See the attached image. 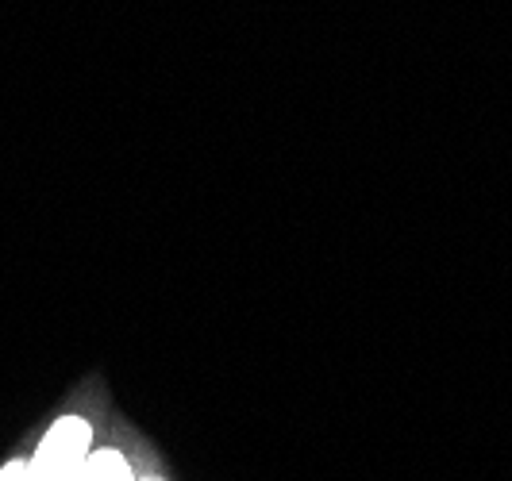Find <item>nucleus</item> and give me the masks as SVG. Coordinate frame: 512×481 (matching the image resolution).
<instances>
[{"label":"nucleus","mask_w":512,"mask_h":481,"mask_svg":"<svg viewBox=\"0 0 512 481\" xmlns=\"http://www.w3.org/2000/svg\"><path fill=\"white\" fill-rule=\"evenodd\" d=\"M93 455V428L85 416H62L43 435L39 451L27 462V481H81Z\"/></svg>","instance_id":"1"},{"label":"nucleus","mask_w":512,"mask_h":481,"mask_svg":"<svg viewBox=\"0 0 512 481\" xmlns=\"http://www.w3.org/2000/svg\"><path fill=\"white\" fill-rule=\"evenodd\" d=\"M81 481H139L131 474L128 458L120 455V451H93L89 462H85V478Z\"/></svg>","instance_id":"2"},{"label":"nucleus","mask_w":512,"mask_h":481,"mask_svg":"<svg viewBox=\"0 0 512 481\" xmlns=\"http://www.w3.org/2000/svg\"><path fill=\"white\" fill-rule=\"evenodd\" d=\"M0 481H27V462H4L0 466Z\"/></svg>","instance_id":"3"},{"label":"nucleus","mask_w":512,"mask_h":481,"mask_svg":"<svg viewBox=\"0 0 512 481\" xmlns=\"http://www.w3.org/2000/svg\"><path fill=\"white\" fill-rule=\"evenodd\" d=\"M143 481H158V478H143Z\"/></svg>","instance_id":"4"}]
</instances>
